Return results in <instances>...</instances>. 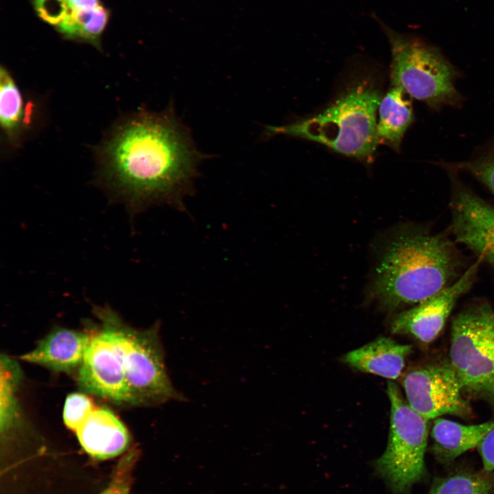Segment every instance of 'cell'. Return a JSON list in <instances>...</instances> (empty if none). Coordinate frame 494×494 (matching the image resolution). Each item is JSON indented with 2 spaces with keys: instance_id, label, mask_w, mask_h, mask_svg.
I'll return each instance as SVG.
<instances>
[{
  "instance_id": "obj_1",
  "label": "cell",
  "mask_w": 494,
  "mask_h": 494,
  "mask_svg": "<svg viewBox=\"0 0 494 494\" xmlns=\"http://www.w3.org/2000/svg\"><path fill=\"white\" fill-rule=\"evenodd\" d=\"M103 176L137 211L154 203L183 208L198 153L172 110L141 113L112 134L103 148Z\"/></svg>"
},
{
  "instance_id": "obj_2",
  "label": "cell",
  "mask_w": 494,
  "mask_h": 494,
  "mask_svg": "<svg viewBox=\"0 0 494 494\" xmlns=\"http://www.w3.org/2000/svg\"><path fill=\"white\" fill-rule=\"evenodd\" d=\"M461 264L454 242L445 234L419 226L399 229L377 263L371 296L389 310L416 305L455 282Z\"/></svg>"
},
{
  "instance_id": "obj_3",
  "label": "cell",
  "mask_w": 494,
  "mask_h": 494,
  "mask_svg": "<svg viewBox=\"0 0 494 494\" xmlns=\"http://www.w3.org/2000/svg\"><path fill=\"white\" fill-rule=\"evenodd\" d=\"M381 99L373 80L361 78L320 113L285 126H268L266 133L315 141L339 154L369 161L379 145L376 114Z\"/></svg>"
},
{
  "instance_id": "obj_4",
  "label": "cell",
  "mask_w": 494,
  "mask_h": 494,
  "mask_svg": "<svg viewBox=\"0 0 494 494\" xmlns=\"http://www.w3.org/2000/svg\"><path fill=\"white\" fill-rule=\"evenodd\" d=\"M392 55L390 85L438 110L458 106L462 95L455 86L459 73L438 49L384 25Z\"/></svg>"
},
{
  "instance_id": "obj_5",
  "label": "cell",
  "mask_w": 494,
  "mask_h": 494,
  "mask_svg": "<svg viewBox=\"0 0 494 494\" xmlns=\"http://www.w3.org/2000/svg\"><path fill=\"white\" fill-rule=\"evenodd\" d=\"M386 391L390 403L388 440L373 468L392 494H410L426 473L428 420L409 405L392 381H388Z\"/></svg>"
},
{
  "instance_id": "obj_6",
  "label": "cell",
  "mask_w": 494,
  "mask_h": 494,
  "mask_svg": "<svg viewBox=\"0 0 494 494\" xmlns=\"http://www.w3.org/2000/svg\"><path fill=\"white\" fill-rule=\"evenodd\" d=\"M449 357L463 392L494 408V310L488 303L475 304L454 317Z\"/></svg>"
},
{
  "instance_id": "obj_7",
  "label": "cell",
  "mask_w": 494,
  "mask_h": 494,
  "mask_svg": "<svg viewBox=\"0 0 494 494\" xmlns=\"http://www.w3.org/2000/svg\"><path fill=\"white\" fill-rule=\"evenodd\" d=\"M119 331L123 350L126 403L150 406L185 400L173 386L167 372L159 324L146 329H136L120 319Z\"/></svg>"
},
{
  "instance_id": "obj_8",
  "label": "cell",
  "mask_w": 494,
  "mask_h": 494,
  "mask_svg": "<svg viewBox=\"0 0 494 494\" xmlns=\"http://www.w3.org/2000/svg\"><path fill=\"white\" fill-rule=\"evenodd\" d=\"M102 327L92 336L81 366L78 381L81 388L117 403H126V391L120 341V318L110 309L96 307Z\"/></svg>"
},
{
  "instance_id": "obj_9",
  "label": "cell",
  "mask_w": 494,
  "mask_h": 494,
  "mask_svg": "<svg viewBox=\"0 0 494 494\" xmlns=\"http://www.w3.org/2000/svg\"><path fill=\"white\" fill-rule=\"evenodd\" d=\"M407 402L428 421L444 414L468 417L471 408L449 362L413 369L403 378Z\"/></svg>"
},
{
  "instance_id": "obj_10",
  "label": "cell",
  "mask_w": 494,
  "mask_h": 494,
  "mask_svg": "<svg viewBox=\"0 0 494 494\" xmlns=\"http://www.w3.org/2000/svg\"><path fill=\"white\" fill-rule=\"evenodd\" d=\"M451 179V232L455 241L494 267V207L449 172Z\"/></svg>"
},
{
  "instance_id": "obj_11",
  "label": "cell",
  "mask_w": 494,
  "mask_h": 494,
  "mask_svg": "<svg viewBox=\"0 0 494 494\" xmlns=\"http://www.w3.org/2000/svg\"><path fill=\"white\" fill-rule=\"evenodd\" d=\"M481 262L478 259L452 284L396 315L391 322V331L412 336L424 343L433 341L442 331L458 300L472 287Z\"/></svg>"
},
{
  "instance_id": "obj_12",
  "label": "cell",
  "mask_w": 494,
  "mask_h": 494,
  "mask_svg": "<svg viewBox=\"0 0 494 494\" xmlns=\"http://www.w3.org/2000/svg\"><path fill=\"white\" fill-rule=\"evenodd\" d=\"M91 337L86 332L56 328L20 358L54 371L70 373L81 366Z\"/></svg>"
},
{
  "instance_id": "obj_13",
  "label": "cell",
  "mask_w": 494,
  "mask_h": 494,
  "mask_svg": "<svg viewBox=\"0 0 494 494\" xmlns=\"http://www.w3.org/2000/svg\"><path fill=\"white\" fill-rule=\"evenodd\" d=\"M75 432L84 450L99 460L123 454L130 443L124 425L106 408L95 406Z\"/></svg>"
},
{
  "instance_id": "obj_14",
  "label": "cell",
  "mask_w": 494,
  "mask_h": 494,
  "mask_svg": "<svg viewBox=\"0 0 494 494\" xmlns=\"http://www.w3.org/2000/svg\"><path fill=\"white\" fill-rule=\"evenodd\" d=\"M412 351L410 344L381 337L346 353L342 361L359 370L390 379H397Z\"/></svg>"
},
{
  "instance_id": "obj_15",
  "label": "cell",
  "mask_w": 494,
  "mask_h": 494,
  "mask_svg": "<svg viewBox=\"0 0 494 494\" xmlns=\"http://www.w3.org/2000/svg\"><path fill=\"white\" fill-rule=\"evenodd\" d=\"M494 428V421L476 425H463L436 418L432 428V451L440 463L449 464L464 452L478 447Z\"/></svg>"
},
{
  "instance_id": "obj_16",
  "label": "cell",
  "mask_w": 494,
  "mask_h": 494,
  "mask_svg": "<svg viewBox=\"0 0 494 494\" xmlns=\"http://www.w3.org/2000/svg\"><path fill=\"white\" fill-rule=\"evenodd\" d=\"M411 97L399 86L390 89L379 106L377 134L379 144L400 150L402 139L414 120Z\"/></svg>"
},
{
  "instance_id": "obj_17",
  "label": "cell",
  "mask_w": 494,
  "mask_h": 494,
  "mask_svg": "<svg viewBox=\"0 0 494 494\" xmlns=\"http://www.w3.org/2000/svg\"><path fill=\"white\" fill-rule=\"evenodd\" d=\"M110 10L102 5L96 8L70 11L56 30L66 39L86 43L101 48V37L108 23Z\"/></svg>"
},
{
  "instance_id": "obj_18",
  "label": "cell",
  "mask_w": 494,
  "mask_h": 494,
  "mask_svg": "<svg viewBox=\"0 0 494 494\" xmlns=\"http://www.w3.org/2000/svg\"><path fill=\"white\" fill-rule=\"evenodd\" d=\"M25 108L21 93L6 68L0 71V121L7 139L16 143L25 123Z\"/></svg>"
},
{
  "instance_id": "obj_19",
  "label": "cell",
  "mask_w": 494,
  "mask_h": 494,
  "mask_svg": "<svg viewBox=\"0 0 494 494\" xmlns=\"http://www.w3.org/2000/svg\"><path fill=\"white\" fill-rule=\"evenodd\" d=\"M494 473L460 470L433 482L426 494H493Z\"/></svg>"
},
{
  "instance_id": "obj_20",
  "label": "cell",
  "mask_w": 494,
  "mask_h": 494,
  "mask_svg": "<svg viewBox=\"0 0 494 494\" xmlns=\"http://www.w3.org/2000/svg\"><path fill=\"white\" fill-rule=\"evenodd\" d=\"M1 430L7 432L18 415L16 389L22 373L19 364L6 355L1 357Z\"/></svg>"
},
{
  "instance_id": "obj_21",
  "label": "cell",
  "mask_w": 494,
  "mask_h": 494,
  "mask_svg": "<svg viewBox=\"0 0 494 494\" xmlns=\"http://www.w3.org/2000/svg\"><path fill=\"white\" fill-rule=\"evenodd\" d=\"M438 165L448 172H461L470 174L486 187L494 196V138L466 161L440 163Z\"/></svg>"
},
{
  "instance_id": "obj_22",
  "label": "cell",
  "mask_w": 494,
  "mask_h": 494,
  "mask_svg": "<svg viewBox=\"0 0 494 494\" xmlns=\"http://www.w3.org/2000/svg\"><path fill=\"white\" fill-rule=\"evenodd\" d=\"M138 457L137 449L128 451L117 463L108 486L100 494H130L132 470Z\"/></svg>"
},
{
  "instance_id": "obj_23",
  "label": "cell",
  "mask_w": 494,
  "mask_h": 494,
  "mask_svg": "<svg viewBox=\"0 0 494 494\" xmlns=\"http://www.w3.org/2000/svg\"><path fill=\"white\" fill-rule=\"evenodd\" d=\"M95 408L87 395L75 392L67 396L63 409V420L66 426L75 432Z\"/></svg>"
},
{
  "instance_id": "obj_24",
  "label": "cell",
  "mask_w": 494,
  "mask_h": 494,
  "mask_svg": "<svg viewBox=\"0 0 494 494\" xmlns=\"http://www.w3.org/2000/svg\"><path fill=\"white\" fill-rule=\"evenodd\" d=\"M37 16L56 27L67 17L69 8L67 0H31Z\"/></svg>"
},
{
  "instance_id": "obj_25",
  "label": "cell",
  "mask_w": 494,
  "mask_h": 494,
  "mask_svg": "<svg viewBox=\"0 0 494 494\" xmlns=\"http://www.w3.org/2000/svg\"><path fill=\"white\" fill-rule=\"evenodd\" d=\"M483 469L487 472L494 471V428L484 437L478 446Z\"/></svg>"
},
{
  "instance_id": "obj_26",
  "label": "cell",
  "mask_w": 494,
  "mask_h": 494,
  "mask_svg": "<svg viewBox=\"0 0 494 494\" xmlns=\"http://www.w3.org/2000/svg\"><path fill=\"white\" fill-rule=\"evenodd\" d=\"M70 11L91 10L103 5L100 0H67Z\"/></svg>"
}]
</instances>
